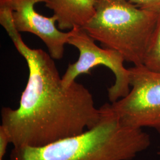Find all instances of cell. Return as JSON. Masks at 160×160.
Returning <instances> with one entry per match:
<instances>
[{
    "instance_id": "obj_6",
    "label": "cell",
    "mask_w": 160,
    "mask_h": 160,
    "mask_svg": "<svg viewBox=\"0 0 160 160\" xmlns=\"http://www.w3.org/2000/svg\"><path fill=\"white\" fill-rule=\"evenodd\" d=\"M46 0H12L16 28L20 32L37 36L45 44L53 59L59 60L63 56L65 46L68 44L70 31L63 32L58 29L57 18L48 17L37 12L34 6Z\"/></svg>"
},
{
    "instance_id": "obj_4",
    "label": "cell",
    "mask_w": 160,
    "mask_h": 160,
    "mask_svg": "<svg viewBox=\"0 0 160 160\" xmlns=\"http://www.w3.org/2000/svg\"><path fill=\"white\" fill-rule=\"evenodd\" d=\"M131 89L111 106L121 122L131 128H152L160 133V73L144 65L129 69Z\"/></svg>"
},
{
    "instance_id": "obj_2",
    "label": "cell",
    "mask_w": 160,
    "mask_h": 160,
    "mask_svg": "<svg viewBox=\"0 0 160 160\" xmlns=\"http://www.w3.org/2000/svg\"><path fill=\"white\" fill-rule=\"evenodd\" d=\"M97 124L78 135L39 147H13L10 160H132L151 145L142 129L123 125L106 103Z\"/></svg>"
},
{
    "instance_id": "obj_8",
    "label": "cell",
    "mask_w": 160,
    "mask_h": 160,
    "mask_svg": "<svg viewBox=\"0 0 160 160\" xmlns=\"http://www.w3.org/2000/svg\"><path fill=\"white\" fill-rule=\"evenodd\" d=\"M143 65L150 71L160 73V12L157 27L145 53Z\"/></svg>"
},
{
    "instance_id": "obj_11",
    "label": "cell",
    "mask_w": 160,
    "mask_h": 160,
    "mask_svg": "<svg viewBox=\"0 0 160 160\" xmlns=\"http://www.w3.org/2000/svg\"><path fill=\"white\" fill-rule=\"evenodd\" d=\"M158 155H160V149H159V151H158Z\"/></svg>"
},
{
    "instance_id": "obj_10",
    "label": "cell",
    "mask_w": 160,
    "mask_h": 160,
    "mask_svg": "<svg viewBox=\"0 0 160 160\" xmlns=\"http://www.w3.org/2000/svg\"><path fill=\"white\" fill-rule=\"evenodd\" d=\"M10 143L8 134L3 128L0 126V160H3L6 154L8 145Z\"/></svg>"
},
{
    "instance_id": "obj_9",
    "label": "cell",
    "mask_w": 160,
    "mask_h": 160,
    "mask_svg": "<svg viewBox=\"0 0 160 160\" xmlns=\"http://www.w3.org/2000/svg\"><path fill=\"white\" fill-rule=\"evenodd\" d=\"M138 7L151 11L160 12V0H128Z\"/></svg>"
},
{
    "instance_id": "obj_7",
    "label": "cell",
    "mask_w": 160,
    "mask_h": 160,
    "mask_svg": "<svg viewBox=\"0 0 160 160\" xmlns=\"http://www.w3.org/2000/svg\"><path fill=\"white\" fill-rule=\"evenodd\" d=\"M45 4L57 17L61 30L83 28L96 12L94 0H46Z\"/></svg>"
},
{
    "instance_id": "obj_12",
    "label": "cell",
    "mask_w": 160,
    "mask_h": 160,
    "mask_svg": "<svg viewBox=\"0 0 160 160\" xmlns=\"http://www.w3.org/2000/svg\"></svg>"
},
{
    "instance_id": "obj_5",
    "label": "cell",
    "mask_w": 160,
    "mask_h": 160,
    "mask_svg": "<svg viewBox=\"0 0 160 160\" xmlns=\"http://www.w3.org/2000/svg\"><path fill=\"white\" fill-rule=\"evenodd\" d=\"M68 44L75 46L80 52L78 59L69 64L62 77L63 84L71 85L77 77L89 74L92 69L98 65L109 68L114 74L115 81L108 88V97L112 103L125 97L130 92L129 70L123 65L125 61L118 52L97 46L92 37L82 28H75L69 30Z\"/></svg>"
},
{
    "instance_id": "obj_3",
    "label": "cell",
    "mask_w": 160,
    "mask_h": 160,
    "mask_svg": "<svg viewBox=\"0 0 160 160\" xmlns=\"http://www.w3.org/2000/svg\"><path fill=\"white\" fill-rule=\"evenodd\" d=\"M96 12L82 28L104 48L125 61L142 65L160 12L141 8L128 0H94Z\"/></svg>"
},
{
    "instance_id": "obj_1",
    "label": "cell",
    "mask_w": 160,
    "mask_h": 160,
    "mask_svg": "<svg viewBox=\"0 0 160 160\" xmlns=\"http://www.w3.org/2000/svg\"><path fill=\"white\" fill-rule=\"evenodd\" d=\"M28 66L29 78L17 109H1V126L13 147H39L81 133L95 126L100 109L92 93L75 81L64 86L54 59L29 48L18 30L8 34Z\"/></svg>"
}]
</instances>
